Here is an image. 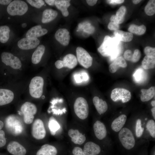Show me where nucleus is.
I'll use <instances>...</instances> for the list:
<instances>
[{
	"mask_svg": "<svg viewBox=\"0 0 155 155\" xmlns=\"http://www.w3.org/2000/svg\"><path fill=\"white\" fill-rule=\"evenodd\" d=\"M91 131L92 139L106 148H110L113 142L104 121L98 116L92 119Z\"/></svg>",
	"mask_w": 155,
	"mask_h": 155,
	"instance_id": "obj_1",
	"label": "nucleus"
},
{
	"mask_svg": "<svg viewBox=\"0 0 155 155\" xmlns=\"http://www.w3.org/2000/svg\"><path fill=\"white\" fill-rule=\"evenodd\" d=\"M87 129L73 120L67 123L65 137L72 145L83 146L88 140Z\"/></svg>",
	"mask_w": 155,
	"mask_h": 155,
	"instance_id": "obj_2",
	"label": "nucleus"
},
{
	"mask_svg": "<svg viewBox=\"0 0 155 155\" xmlns=\"http://www.w3.org/2000/svg\"><path fill=\"white\" fill-rule=\"evenodd\" d=\"M73 120L88 131L89 107L87 100L82 97L77 98L73 105Z\"/></svg>",
	"mask_w": 155,
	"mask_h": 155,
	"instance_id": "obj_3",
	"label": "nucleus"
},
{
	"mask_svg": "<svg viewBox=\"0 0 155 155\" xmlns=\"http://www.w3.org/2000/svg\"><path fill=\"white\" fill-rule=\"evenodd\" d=\"M115 136L121 148L126 151H131L141 145L131 129L126 124Z\"/></svg>",
	"mask_w": 155,
	"mask_h": 155,
	"instance_id": "obj_4",
	"label": "nucleus"
},
{
	"mask_svg": "<svg viewBox=\"0 0 155 155\" xmlns=\"http://www.w3.org/2000/svg\"><path fill=\"white\" fill-rule=\"evenodd\" d=\"M147 117V116L146 115H133L128 119L126 124L131 129L140 144L147 142L144 141V137Z\"/></svg>",
	"mask_w": 155,
	"mask_h": 155,
	"instance_id": "obj_5",
	"label": "nucleus"
},
{
	"mask_svg": "<svg viewBox=\"0 0 155 155\" xmlns=\"http://www.w3.org/2000/svg\"><path fill=\"white\" fill-rule=\"evenodd\" d=\"M120 48V40L115 37L112 38L106 35L98 50L103 56L114 59L119 53Z\"/></svg>",
	"mask_w": 155,
	"mask_h": 155,
	"instance_id": "obj_6",
	"label": "nucleus"
},
{
	"mask_svg": "<svg viewBox=\"0 0 155 155\" xmlns=\"http://www.w3.org/2000/svg\"><path fill=\"white\" fill-rule=\"evenodd\" d=\"M126 113L120 112L110 119L104 121L106 123L110 133L116 135L125 126L128 119Z\"/></svg>",
	"mask_w": 155,
	"mask_h": 155,
	"instance_id": "obj_7",
	"label": "nucleus"
},
{
	"mask_svg": "<svg viewBox=\"0 0 155 155\" xmlns=\"http://www.w3.org/2000/svg\"><path fill=\"white\" fill-rule=\"evenodd\" d=\"M67 122L61 119H57L52 116L50 117L48 122V127L51 134L57 136L61 141L65 137Z\"/></svg>",
	"mask_w": 155,
	"mask_h": 155,
	"instance_id": "obj_8",
	"label": "nucleus"
},
{
	"mask_svg": "<svg viewBox=\"0 0 155 155\" xmlns=\"http://www.w3.org/2000/svg\"><path fill=\"white\" fill-rule=\"evenodd\" d=\"M5 127L11 134L17 135L21 134L24 130V126L21 119L15 115L7 117L5 121Z\"/></svg>",
	"mask_w": 155,
	"mask_h": 155,
	"instance_id": "obj_9",
	"label": "nucleus"
},
{
	"mask_svg": "<svg viewBox=\"0 0 155 155\" xmlns=\"http://www.w3.org/2000/svg\"><path fill=\"white\" fill-rule=\"evenodd\" d=\"M44 84V80L42 77L37 76L33 77L29 86L30 96L34 98H40L43 94Z\"/></svg>",
	"mask_w": 155,
	"mask_h": 155,
	"instance_id": "obj_10",
	"label": "nucleus"
},
{
	"mask_svg": "<svg viewBox=\"0 0 155 155\" xmlns=\"http://www.w3.org/2000/svg\"><path fill=\"white\" fill-rule=\"evenodd\" d=\"M28 7L27 3L21 0H15L11 2L7 8L8 13L10 15L22 16L27 11Z\"/></svg>",
	"mask_w": 155,
	"mask_h": 155,
	"instance_id": "obj_11",
	"label": "nucleus"
},
{
	"mask_svg": "<svg viewBox=\"0 0 155 155\" xmlns=\"http://www.w3.org/2000/svg\"><path fill=\"white\" fill-rule=\"evenodd\" d=\"M21 111L24 116V122L27 124H30L33 121L34 115L37 112V109L34 104L26 102L21 106Z\"/></svg>",
	"mask_w": 155,
	"mask_h": 155,
	"instance_id": "obj_12",
	"label": "nucleus"
},
{
	"mask_svg": "<svg viewBox=\"0 0 155 155\" xmlns=\"http://www.w3.org/2000/svg\"><path fill=\"white\" fill-rule=\"evenodd\" d=\"M131 98V93L129 90L120 88L113 89L111 95V98L113 102H116L120 101L123 104L129 102Z\"/></svg>",
	"mask_w": 155,
	"mask_h": 155,
	"instance_id": "obj_13",
	"label": "nucleus"
},
{
	"mask_svg": "<svg viewBox=\"0 0 155 155\" xmlns=\"http://www.w3.org/2000/svg\"><path fill=\"white\" fill-rule=\"evenodd\" d=\"M82 146L85 155H100L106 148L93 139H89Z\"/></svg>",
	"mask_w": 155,
	"mask_h": 155,
	"instance_id": "obj_14",
	"label": "nucleus"
},
{
	"mask_svg": "<svg viewBox=\"0 0 155 155\" xmlns=\"http://www.w3.org/2000/svg\"><path fill=\"white\" fill-rule=\"evenodd\" d=\"M76 53L77 61L81 65L86 68L92 66L93 58L85 49L82 47H78L76 49Z\"/></svg>",
	"mask_w": 155,
	"mask_h": 155,
	"instance_id": "obj_15",
	"label": "nucleus"
},
{
	"mask_svg": "<svg viewBox=\"0 0 155 155\" xmlns=\"http://www.w3.org/2000/svg\"><path fill=\"white\" fill-rule=\"evenodd\" d=\"M46 132L43 121L37 119L33 122L32 128V134L35 139L40 140L44 138Z\"/></svg>",
	"mask_w": 155,
	"mask_h": 155,
	"instance_id": "obj_16",
	"label": "nucleus"
},
{
	"mask_svg": "<svg viewBox=\"0 0 155 155\" xmlns=\"http://www.w3.org/2000/svg\"><path fill=\"white\" fill-rule=\"evenodd\" d=\"M1 58L3 63L14 69H20L22 66V63L20 59L11 53L3 52L1 55Z\"/></svg>",
	"mask_w": 155,
	"mask_h": 155,
	"instance_id": "obj_17",
	"label": "nucleus"
},
{
	"mask_svg": "<svg viewBox=\"0 0 155 155\" xmlns=\"http://www.w3.org/2000/svg\"><path fill=\"white\" fill-rule=\"evenodd\" d=\"M144 139L146 142L155 140V120L150 116H147L145 125Z\"/></svg>",
	"mask_w": 155,
	"mask_h": 155,
	"instance_id": "obj_18",
	"label": "nucleus"
},
{
	"mask_svg": "<svg viewBox=\"0 0 155 155\" xmlns=\"http://www.w3.org/2000/svg\"><path fill=\"white\" fill-rule=\"evenodd\" d=\"M78 61L76 57L71 54L66 55L63 60H58L55 63L56 67L60 69L63 67H67L70 69L74 68L77 65Z\"/></svg>",
	"mask_w": 155,
	"mask_h": 155,
	"instance_id": "obj_19",
	"label": "nucleus"
},
{
	"mask_svg": "<svg viewBox=\"0 0 155 155\" xmlns=\"http://www.w3.org/2000/svg\"><path fill=\"white\" fill-rule=\"evenodd\" d=\"M92 102L98 113V116L101 118L108 111V106L107 103L97 96H95L93 98Z\"/></svg>",
	"mask_w": 155,
	"mask_h": 155,
	"instance_id": "obj_20",
	"label": "nucleus"
},
{
	"mask_svg": "<svg viewBox=\"0 0 155 155\" xmlns=\"http://www.w3.org/2000/svg\"><path fill=\"white\" fill-rule=\"evenodd\" d=\"M40 40L37 38H24L18 42V46L23 50H29L36 47L40 43Z\"/></svg>",
	"mask_w": 155,
	"mask_h": 155,
	"instance_id": "obj_21",
	"label": "nucleus"
},
{
	"mask_svg": "<svg viewBox=\"0 0 155 155\" xmlns=\"http://www.w3.org/2000/svg\"><path fill=\"white\" fill-rule=\"evenodd\" d=\"M7 150L13 155H25L26 153L25 148L18 142L15 141L10 142L7 146Z\"/></svg>",
	"mask_w": 155,
	"mask_h": 155,
	"instance_id": "obj_22",
	"label": "nucleus"
},
{
	"mask_svg": "<svg viewBox=\"0 0 155 155\" xmlns=\"http://www.w3.org/2000/svg\"><path fill=\"white\" fill-rule=\"evenodd\" d=\"M68 31L65 28H60L56 32L55 37L56 40L61 44L66 46L68 45L70 39Z\"/></svg>",
	"mask_w": 155,
	"mask_h": 155,
	"instance_id": "obj_23",
	"label": "nucleus"
},
{
	"mask_svg": "<svg viewBox=\"0 0 155 155\" xmlns=\"http://www.w3.org/2000/svg\"><path fill=\"white\" fill-rule=\"evenodd\" d=\"M14 94L12 90L6 89H0V106L11 102L14 98Z\"/></svg>",
	"mask_w": 155,
	"mask_h": 155,
	"instance_id": "obj_24",
	"label": "nucleus"
},
{
	"mask_svg": "<svg viewBox=\"0 0 155 155\" xmlns=\"http://www.w3.org/2000/svg\"><path fill=\"white\" fill-rule=\"evenodd\" d=\"M48 32V30L46 29L42 28L40 25L34 26L27 32L26 34L27 38H34L41 36Z\"/></svg>",
	"mask_w": 155,
	"mask_h": 155,
	"instance_id": "obj_25",
	"label": "nucleus"
},
{
	"mask_svg": "<svg viewBox=\"0 0 155 155\" xmlns=\"http://www.w3.org/2000/svg\"><path fill=\"white\" fill-rule=\"evenodd\" d=\"M58 152L56 147L51 144H45L38 150L36 155H57Z\"/></svg>",
	"mask_w": 155,
	"mask_h": 155,
	"instance_id": "obj_26",
	"label": "nucleus"
},
{
	"mask_svg": "<svg viewBox=\"0 0 155 155\" xmlns=\"http://www.w3.org/2000/svg\"><path fill=\"white\" fill-rule=\"evenodd\" d=\"M127 64L124 58L122 57H118L115 59L109 67V71L112 73H115L120 67L125 68Z\"/></svg>",
	"mask_w": 155,
	"mask_h": 155,
	"instance_id": "obj_27",
	"label": "nucleus"
},
{
	"mask_svg": "<svg viewBox=\"0 0 155 155\" xmlns=\"http://www.w3.org/2000/svg\"><path fill=\"white\" fill-rule=\"evenodd\" d=\"M141 101L143 102L149 101L153 98L155 95V87L151 86L148 89H142L141 90Z\"/></svg>",
	"mask_w": 155,
	"mask_h": 155,
	"instance_id": "obj_28",
	"label": "nucleus"
},
{
	"mask_svg": "<svg viewBox=\"0 0 155 155\" xmlns=\"http://www.w3.org/2000/svg\"><path fill=\"white\" fill-rule=\"evenodd\" d=\"M126 11V7L124 6H121L118 9L115 15L112 16L110 20L111 22H114L119 24L124 21V17Z\"/></svg>",
	"mask_w": 155,
	"mask_h": 155,
	"instance_id": "obj_29",
	"label": "nucleus"
},
{
	"mask_svg": "<svg viewBox=\"0 0 155 155\" xmlns=\"http://www.w3.org/2000/svg\"><path fill=\"white\" fill-rule=\"evenodd\" d=\"M57 15V11L51 9H46L43 12L42 22L43 23L49 22L55 19Z\"/></svg>",
	"mask_w": 155,
	"mask_h": 155,
	"instance_id": "obj_30",
	"label": "nucleus"
},
{
	"mask_svg": "<svg viewBox=\"0 0 155 155\" xmlns=\"http://www.w3.org/2000/svg\"><path fill=\"white\" fill-rule=\"evenodd\" d=\"M70 0H55V5L58 9L60 10L63 15L65 17L67 16L69 14L67 8L70 5Z\"/></svg>",
	"mask_w": 155,
	"mask_h": 155,
	"instance_id": "obj_31",
	"label": "nucleus"
},
{
	"mask_svg": "<svg viewBox=\"0 0 155 155\" xmlns=\"http://www.w3.org/2000/svg\"><path fill=\"white\" fill-rule=\"evenodd\" d=\"M45 51L44 45H40L38 46L32 55L31 61L33 64H37L40 62Z\"/></svg>",
	"mask_w": 155,
	"mask_h": 155,
	"instance_id": "obj_32",
	"label": "nucleus"
},
{
	"mask_svg": "<svg viewBox=\"0 0 155 155\" xmlns=\"http://www.w3.org/2000/svg\"><path fill=\"white\" fill-rule=\"evenodd\" d=\"M115 37L119 40L124 42H129L132 40L133 38V34L130 32L117 30L114 32Z\"/></svg>",
	"mask_w": 155,
	"mask_h": 155,
	"instance_id": "obj_33",
	"label": "nucleus"
},
{
	"mask_svg": "<svg viewBox=\"0 0 155 155\" xmlns=\"http://www.w3.org/2000/svg\"><path fill=\"white\" fill-rule=\"evenodd\" d=\"M142 65L145 69L154 68L155 66V57L146 55L142 61Z\"/></svg>",
	"mask_w": 155,
	"mask_h": 155,
	"instance_id": "obj_34",
	"label": "nucleus"
},
{
	"mask_svg": "<svg viewBox=\"0 0 155 155\" xmlns=\"http://www.w3.org/2000/svg\"><path fill=\"white\" fill-rule=\"evenodd\" d=\"M10 29L7 26H0V41L2 43H5L8 40L9 37Z\"/></svg>",
	"mask_w": 155,
	"mask_h": 155,
	"instance_id": "obj_35",
	"label": "nucleus"
},
{
	"mask_svg": "<svg viewBox=\"0 0 155 155\" xmlns=\"http://www.w3.org/2000/svg\"><path fill=\"white\" fill-rule=\"evenodd\" d=\"M128 31L131 33L138 35L144 34L146 30V27L144 25L138 26L134 24L131 25L128 29Z\"/></svg>",
	"mask_w": 155,
	"mask_h": 155,
	"instance_id": "obj_36",
	"label": "nucleus"
},
{
	"mask_svg": "<svg viewBox=\"0 0 155 155\" xmlns=\"http://www.w3.org/2000/svg\"><path fill=\"white\" fill-rule=\"evenodd\" d=\"M144 11L148 16H151L154 15L155 13V1L149 0L145 7Z\"/></svg>",
	"mask_w": 155,
	"mask_h": 155,
	"instance_id": "obj_37",
	"label": "nucleus"
},
{
	"mask_svg": "<svg viewBox=\"0 0 155 155\" xmlns=\"http://www.w3.org/2000/svg\"><path fill=\"white\" fill-rule=\"evenodd\" d=\"M82 24L83 25L82 29L84 32L89 34H92L94 32L95 28L90 23L85 22L82 23Z\"/></svg>",
	"mask_w": 155,
	"mask_h": 155,
	"instance_id": "obj_38",
	"label": "nucleus"
},
{
	"mask_svg": "<svg viewBox=\"0 0 155 155\" xmlns=\"http://www.w3.org/2000/svg\"><path fill=\"white\" fill-rule=\"evenodd\" d=\"M27 1L32 6L39 8L44 4V1L42 0H27Z\"/></svg>",
	"mask_w": 155,
	"mask_h": 155,
	"instance_id": "obj_39",
	"label": "nucleus"
},
{
	"mask_svg": "<svg viewBox=\"0 0 155 155\" xmlns=\"http://www.w3.org/2000/svg\"><path fill=\"white\" fill-rule=\"evenodd\" d=\"M72 145L73 146L71 150L72 155H85L83 148L81 146Z\"/></svg>",
	"mask_w": 155,
	"mask_h": 155,
	"instance_id": "obj_40",
	"label": "nucleus"
},
{
	"mask_svg": "<svg viewBox=\"0 0 155 155\" xmlns=\"http://www.w3.org/2000/svg\"><path fill=\"white\" fill-rule=\"evenodd\" d=\"M144 51L146 55L155 57V47H152L149 46H146L144 49Z\"/></svg>",
	"mask_w": 155,
	"mask_h": 155,
	"instance_id": "obj_41",
	"label": "nucleus"
},
{
	"mask_svg": "<svg viewBox=\"0 0 155 155\" xmlns=\"http://www.w3.org/2000/svg\"><path fill=\"white\" fill-rule=\"evenodd\" d=\"M141 55L140 51L138 49L135 50L133 53L131 61L134 63L137 62L140 60Z\"/></svg>",
	"mask_w": 155,
	"mask_h": 155,
	"instance_id": "obj_42",
	"label": "nucleus"
},
{
	"mask_svg": "<svg viewBox=\"0 0 155 155\" xmlns=\"http://www.w3.org/2000/svg\"><path fill=\"white\" fill-rule=\"evenodd\" d=\"M5 136L4 131L2 130H0V148L4 146L6 144V140Z\"/></svg>",
	"mask_w": 155,
	"mask_h": 155,
	"instance_id": "obj_43",
	"label": "nucleus"
},
{
	"mask_svg": "<svg viewBox=\"0 0 155 155\" xmlns=\"http://www.w3.org/2000/svg\"><path fill=\"white\" fill-rule=\"evenodd\" d=\"M133 53L130 50H126L124 53L123 56L125 59L127 61H131Z\"/></svg>",
	"mask_w": 155,
	"mask_h": 155,
	"instance_id": "obj_44",
	"label": "nucleus"
},
{
	"mask_svg": "<svg viewBox=\"0 0 155 155\" xmlns=\"http://www.w3.org/2000/svg\"><path fill=\"white\" fill-rule=\"evenodd\" d=\"M108 28L111 30L115 31L119 30V24L114 22H110L108 26Z\"/></svg>",
	"mask_w": 155,
	"mask_h": 155,
	"instance_id": "obj_45",
	"label": "nucleus"
},
{
	"mask_svg": "<svg viewBox=\"0 0 155 155\" xmlns=\"http://www.w3.org/2000/svg\"><path fill=\"white\" fill-rule=\"evenodd\" d=\"M108 4L113 5H116L121 4L123 3L124 1L123 0H108L106 1Z\"/></svg>",
	"mask_w": 155,
	"mask_h": 155,
	"instance_id": "obj_46",
	"label": "nucleus"
},
{
	"mask_svg": "<svg viewBox=\"0 0 155 155\" xmlns=\"http://www.w3.org/2000/svg\"><path fill=\"white\" fill-rule=\"evenodd\" d=\"M97 0H86V2L87 4L89 5L93 6L95 5Z\"/></svg>",
	"mask_w": 155,
	"mask_h": 155,
	"instance_id": "obj_47",
	"label": "nucleus"
},
{
	"mask_svg": "<svg viewBox=\"0 0 155 155\" xmlns=\"http://www.w3.org/2000/svg\"><path fill=\"white\" fill-rule=\"evenodd\" d=\"M12 1L10 0H0V4L3 5L9 4Z\"/></svg>",
	"mask_w": 155,
	"mask_h": 155,
	"instance_id": "obj_48",
	"label": "nucleus"
},
{
	"mask_svg": "<svg viewBox=\"0 0 155 155\" xmlns=\"http://www.w3.org/2000/svg\"><path fill=\"white\" fill-rule=\"evenodd\" d=\"M151 115L150 116L155 120V107H153L151 109Z\"/></svg>",
	"mask_w": 155,
	"mask_h": 155,
	"instance_id": "obj_49",
	"label": "nucleus"
},
{
	"mask_svg": "<svg viewBox=\"0 0 155 155\" xmlns=\"http://www.w3.org/2000/svg\"><path fill=\"white\" fill-rule=\"evenodd\" d=\"M55 0H45V1L49 5L52 6L55 5Z\"/></svg>",
	"mask_w": 155,
	"mask_h": 155,
	"instance_id": "obj_50",
	"label": "nucleus"
},
{
	"mask_svg": "<svg viewBox=\"0 0 155 155\" xmlns=\"http://www.w3.org/2000/svg\"><path fill=\"white\" fill-rule=\"evenodd\" d=\"M141 0H133V3L135 4H137L140 2Z\"/></svg>",
	"mask_w": 155,
	"mask_h": 155,
	"instance_id": "obj_51",
	"label": "nucleus"
},
{
	"mask_svg": "<svg viewBox=\"0 0 155 155\" xmlns=\"http://www.w3.org/2000/svg\"><path fill=\"white\" fill-rule=\"evenodd\" d=\"M4 125V124L3 122L0 120V130L3 127Z\"/></svg>",
	"mask_w": 155,
	"mask_h": 155,
	"instance_id": "obj_52",
	"label": "nucleus"
},
{
	"mask_svg": "<svg viewBox=\"0 0 155 155\" xmlns=\"http://www.w3.org/2000/svg\"><path fill=\"white\" fill-rule=\"evenodd\" d=\"M151 105L153 107H155V100H152L151 102Z\"/></svg>",
	"mask_w": 155,
	"mask_h": 155,
	"instance_id": "obj_53",
	"label": "nucleus"
},
{
	"mask_svg": "<svg viewBox=\"0 0 155 155\" xmlns=\"http://www.w3.org/2000/svg\"><path fill=\"white\" fill-rule=\"evenodd\" d=\"M26 26H27V24L26 23H23L22 25V27L23 28L26 27Z\"/></svg>",
	"mask_w": 155,
	"mask_h": 155,
	"instance_id": "obj_54",
	"label": "nucleus"
}]
</instances>
